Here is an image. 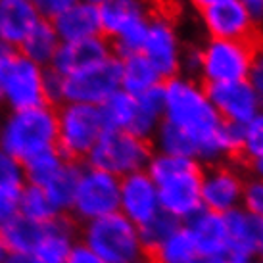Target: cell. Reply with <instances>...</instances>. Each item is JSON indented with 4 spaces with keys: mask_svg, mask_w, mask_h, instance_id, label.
Here are the masks:
<instances>
[{
    "mask_svg": "<svg viewBox=\"0 0 263 263\" xmlns=\"http://www.w3.org/2000/svg\"><path fill=\"white\" fill-rule=\"evenodd\" d=\"M163 121L189 139L194 161L213 165L242 150L244 127L229 125L219 117L208 96V88L196 77L175 75L163 81Z\"/></svg>",
    "mask_w": 263,
    "mask_h": 263,
    "instance_id": "1",
    "label": "cell"
},
{
    "mask_svg": "<svg viewBox=\"0 0 263 263\" xmlns=\"http://www.w3.org/2000/svg\"><path fill=\"white\" fill-rule=\"evenodd\" d=\"M202 171L194 160L154 152L146 173L156 184L161 212L179 223H186L202 210Z\"/></svg>",
    "mask_w": 263,
    "mask_h": 263,
    "instance_id": "2",
    "label": "cell"
},
{
    "mask_svg": "<svg viewBox=\"0 0 263 263\" xmlns=\"http://www.w3.org/2000/svg\"><path fill=\"white\" fill-rule=\"evenodd\" d=\"M58 121L56 106L4 111L0 123V148L17 161L25 163L33 156L56 148Z\"/></svg>",
    "mask_w": 263,
    "mask_h": 263,
    "instance_id": "3",
    "label": "cell"
},
{
    "mask_svg": "<svg viewBox=\"0 0 263 263\" xmlns=\"http://www.w3.org/2000/svg\"><path fill=\"white\" fill-rule=\"evenodd\" d=\"M79 242L104 263H150V252L140 238L139 227L119 212L79 225Z\"/></svg>",
    "mask_w": 263,
    "mask_h": 263,
    "instance_id": "4",
    "label": "cell"
},
{
    "mask_svg": "<svg viewBox=\"0 0 263 263\" xmlns=\"http://www.w3.org/2000/svg\"><path fill=\"white\" fill-rule=\"evenodd\" d=\"M156 10V0H108L98 8L102 35L111 43L117 58L142 50L148 22Z\"/></svg>",
    "mask_w": 263,
    "mask_h": 263,
    "instance_id": "5",
    "label": "cell"
},
{
    "mask_svg": "<svg viewBox=\"0 0 263 263\" xmlns=\"http://www.w3.org/2000/svg\"><path fill=\"white\" fill-rule=\"evenodd\" d=\"M152 154L154 148L148 140L125 131H104L87 156L85 165L123 179L133 173L146 171Z\"/></svg>",
    "mask_w": 263,
    "mask_h": 263,
    "instance_id": "6",
    "label": "cell"
},
{
    "mask_svg": "<svg viewBox=\"0 0 263 263\" xmlns=\"http://www.w3.org/2000/svg\"><path fill=\"white\" fill-rule=\"evenodd\" d=\"M58 152L71 161L85 163L98 139L106 131L98 106L64 102L56 106Z\"/></svg>",
    "mask_w": 263,
    "mask_h": 263,
    "instance_id": "7",
    "label": "cell"
},
{
    "mask_svg": "<svg viewBox=\"0 0 263 263\" xmlns=\"http://www.w3.org/2000/svg\"><path fill=\"white\" fill-rule=\"evenodd\" d=\"M254 43L205 39L200 44V75L198 79L205 87L246 81L252 62Z\"/></svg>",
    "mask_w": 263,
    "mask_h": 263,
    "instance_id": "8",
    "label": "cell"
},
{
    "mask_svg": "<svg viewBox=\"0 0 263 263\" xmlns=\"http://www.w3.org/2000/svg\"><path fill=\"white\" fill-rule=\"evenodd\" d=\"M119 181L100 169L83 165L69 217L77 223L100 219L119 212Z\"/></svg>",
    "mask_w": 263,
    "mask_h": 263,
    "instance_id": "9",
    "label": "cell"
},
{
    "mask_svg": "<svg viewBox=\"0 0 263 263\" xmlns=\"http://www.w3.org/2000/svg\"><path fill=\"white\" fill-rule=\"evenodd\" d=\"M184 44L186 43L181 37L175 17L165 10L158 8L148 22L146 37H144L140 54H144L148 62L158 69L161 79L167 81L179 75Z\"/></svg>",
    "mask_w": 263,
    "mask_h": 263,
    "instance_id": "10",
    "label": "cell"
},
{
    "mask_svg": "<svg viewBox=\"0 0 263 263\" xmlns=\"http://www.w3.org/2000/svg\"><path fill=\"white\" fill-rule=\"evenodd\" d=\"M46 69L14 52L2 81V108L6 111L29 110L48 104L44 90Z\"/></svg>",
    "mask_w": 263,
    "mask_h": 263,
    "instance_id": "11",
    "label": "cell"
},
{
    "mask_svg": "<svg viewBox=\"0 0 263 263\" xmlns=\"http://www.w3.org/2000/svg\"><path fill=\"white\" fill-rule=\"evenodd\" d=\"M121 88V64L119 58L106 60L95 67L64 77L62 85V104H88L100 106L114 92Z\"/></svg>",
    "mask_w": 263,
    "mask_h": 263,
    "instance_id": "12",
    "label": "cell"
},
{
    "mask_svg": "<svg viewBox=\"0 0 263 263\" xmlns=\"http://www.w3.org/2000/svg\"><path fill=\"white\" fill-rule=\"evenodd\" d=\"M246 177L236 165L229 161L213 163L202 171V210L213 213H227L242 208V196H244Z\"/></svg>",
    "mask_w": 263,
    "mask_h": 263,
    "instance_id": "13",
    "label": "cell"
},
{
    "mask_svg": "<svg viewBox=\"0 0 263 263\" xmlns=\"http://www.w3.org/2000/svg\"><path fill=\"white\" fill-rule=\"evenodd\" d=\"M200 25L208 39L256 43L261 37L240 0H221L200 12Z\"/></svg>",
    "mask_w": 263,
    "mask_h": 263,
    "instance_id": "14",
    "label": "cell"
},
{
    "mask_svg": "<svg viewBox=\"0 0 263 263\" xmlns=\"http://www.w3.org/2000/svg\"><path fill=\"white\" fill-rule=\"evenodd\" d=\"M205 88L213 108L229 125L246 127L263 110V100L257 96L248 81L223 83V85H212Z\"/></svg>",
    "mask_w": 263,
    "mask_h": 263,
    "instance_id": "15",
    "label": "cell"
},
{
    "mask_svg": "<svg viewBox=\"0 0 263 263\" xmlns=\"http://www.w3.org/2000/svg\"><path fill=\"white\" fill-rule=\"evenodd\" d=\"M119 213L139 229L161 213L158 190L146 171L133 173L119 181Z\"/></svg>",
    "mask_w": 263,
    "mask_h": 263,
    "instance_id": "16",
    "label": "cell"
},
{
    "mask_svg": "<svg viewBox=\"0 0 263 263\" xmlns=\"http://www.w3.org/2000/svg\"><path fill=\"white\" fill-rule=\"evenodd\" d=\"M227 257L231 261H256L263 257V219L242 208L227 213Z\"/></svg>",
    "mask_w": 263,
    "mask_h": 263,
    "instance_id": "17",
    "label": "cell"
},
{
    "mask_svg": "<svg viewBox=\"0 0 263 263\" xmlns=\"http://www.w3.org/2000/svg\"><path fill=\"white\" fill-rule=\"evenodd\" d=\"M114 56L116 54H114L111 43L104 35L85 39V41H75V43H60L58 52L48 69L58 73L60 77H67L87 67L98 66Z\"/></svg>",
    "mask_w": 263,
    "mask_h": 263,
    "instance_id": "18",
    "label": "cell"
},
{
    "mask_svg": "<svg viewBox=\"0 0 263 263\" xmlns=\"http://www.w3.org/2000/svg\"><path fill=\"white\" fill-rule=\"evenodd\" d=\"M41 20L33 0H0V44L17 52Z\"/></svg>",
    "mask_w": 263,
    "mask_h": 263,
    "instance_id": "19",
    "label": "cell"
},
{
    "mask_svg": "<svg viewBox=\"0 0 263 263\" xmlns=\"http://www.w3.org/2000/svg\"><path fill=\"white\" fill-rule=\"evenodd\" d=\"M79 242V225L69 215H60L48 221L46 233L37 248L31 252L35 263H66L69 252Z\"/></svg>",
    "mask_w": 263,
    "mask_h": 263,
    "instance_id": "20",
    "label": "cell"
},
{
    "mask_svg": "<svg viewBox=\"0 0 263 263\" xmlns=\"http://www.w3.org/2000/svg\"><path fill=\"white\" fill-rule=\"evenodd\" d=\"M184 227L200 256H227L225 215L200 210Z\"/></svg>",
    "mask_w": 263,
    "mask_h": 263,
    "instance_id": "21",
    "label": "cell"
},
{
    "mask_svg": "<svg viewBox=\"0 0 263 263\" xmlns=\"http://www.w3.org/2000/svg\"><path fill=\"white\" fill-rule=\"evenodd\" d=\"M50 23L60 43H75V41H85V39L102 35L98 8L83 0L66 10L64 14H60L58 17H54Z\"/></svg>",
    "mask_w": 263,
    "mask_h": 263,
    "instance_id": "22",
    "label": "cell"
},
{
    "mask_svg": "<svg viewBox=\"0 0 263 263\" xmlns=\"http://www.w3.org/2000/svg\"><path fill=\"white\" fill-rule=\"evenodd\" d=\"M119 64H121V90L129 95L140 96L163 85V79L158 73V69L140 52L119 58Z\"/></svg>",
    "mask_w": 263,
    "mask_h": 263,
    "instance_id": "23",
    "label": "cell"
},
{
    "mask_svg": "<svg viewBox=\"0 0 263 263\" xmlns=\"http://www.w3.org/2000/svg\"><path fill=\"white\" fill-rule=\"evenodd\" d=\"M46 227H48V221H33L17 215L0 229V236L10 254L31 256V252L43 240Z\"/></svg>",
    "mask_w": 263,
    "mask_h": 263,
    "instance_id": "24",
    "label": "cell"
},
{
    "mask_svg": "<svg viewBox=\"0 0 263 263\" xmlns=\"http://www.w3.org/2000/svg\"><path fill=\"white\" fill-rule=\"evenodd\" d=\"M137 98V116L133 121L129 133L142 140L152 142L158 127L163 121V90L156 87Z\"/></svg>",
    "mask_w": 263,
    "mask_h": 263,
    "instance_id": "25",
    "label": "cell"
},
{
    "mask_svg": "<svg viewBox=\"0 0 263 263\" xmlns=\"http://www.w3.org/2000/svg\"><path fill=\"white\" fill-rule=\"evenodd\" d=\"M83 165L85 163H81V161L66 160L58 175L43 189L48 200H50V204L54 205V210L58 212V215H69V212H71Z\"/></svg>",
    "mask_w": 263,
    "mask_h": 263,
    "instance_id": "26",
    "label": "cell"
},
{
    "mask_svg": "<svg viewBox=\"0 0 263 263\" xmlns=\"http://www.w3.org/2000/svg\"><path fill=\"white\" fill-rule=\"evenodd\" d=\"M58 46L60 39L56 35L54 27H52V23L46 22V20H41L33 27L29 35L25 37L22 46L17 48V52L27 60H31V62H35L37 66L48 69L54 56H56V52H58Z\"/></svg>",
    "mask_w": 263,
    "mask_h": 263,
    "instance_id": "27",
    "label": "cell"
},
{
    "mask_svg": "<svg viewBox=\"0 0 263 263\" xmlns=\"http://www.w3.org/2000/svg\"><path fill=\"white\" fill-rule=\"evenodd\" d=\"M198 250L184 225H179L173 233L150 250V263H194Z\"/></svg>",
    "mask_w": 263,
    "mask_h": 263,
    "instance_id": "28",
    "label": "cell"
},
{
    "mask_svg": "<svg viewBox=\"0 0 263 263\" xmlns=\"http://www.w3.org/2000/svg\"><path fill=\"white\" fill-rule=\"evenodd\" d=\"M106 131H125L129 133L135 116H137V98L125 90H117L98 106Z\"/></svg>",
    "mask_w": 263,
    "mask_h": 263,
    "instance_id": "29",
    "label": "cell"
},
{
    "mask_svg": "<svg viewBox=\"0 0 263 263\" xmlns=\"http://www.w3.org/2000/svg\"><path fill=\"white\" fill-rule=\"evenodd\" d=\"M64 163H66V158L58 152V148H52V150H46V152L33 156L31 160L23 163L25 184H33V186L44 189L54 177L58 175L60 169L64 167Z\"/></svg>",
    "mask_w": 263,
    "mask_h": 263,
    "instance_id": "30",
    "label": "cell"
},
{
    "mask_svg": "<svg viewBox=\"0 0 263 263\" xmlns=\"http://www.w3.org/2000/svg\"><path fill=\"white\" fill-rule=\"evenodd\" d=\"M20 215L33 221H50L60 217L41 186L25 184L20 194Z\"/></svg>",
    "mask_w": 263,
    "mask_h": 263,
    "instance_id": "31",
    "label": "cell"
},
{
    "mask_svg": "<svg viewBox=\"0 0 263 263\" xmlns=\"http://www.w3.org/2000/svg\"><path fill=\"white\" fill-rule=\"evenodd\" d=\"M179 225H183V223H179V221H175L173 217H169V215H165V213L161 212L156 219H152L148 225L140 227L139 233H140V238H142V242H144V246L148 248V252L154 248V246H158L165 236H169V234L175 231Z\"/></svg>",
    "mask_w": 263,
    "mask_h": 263,
    "instance_id": "32",
    "label": "cell"
},
{
    "mask_svg": "<svg viewBox=\"0 0 263 263\" xmlns=\"http://www.w3.org/2000/svg\"><path fill=\"white\" fill-rule=\"evenodd\" d=\"M240 156L246 158V161H252L263 156V110L244 127Z\"/></svg>",
    "mask_w": 263,
    "mask_h": 263,
    "instance_id": "33",
    "label": "cell"
},
{
    "mask_svg": "<svg viewBox=\"0 0 263 263\" xmlns=\"http://www.w3.org/2000/svg\"><path fill=\"white\" fill-rule=\"evenodd\" d=\"M25 186L23 163L0 148V190H22Z\"/></svg>",
    "mask_w": 263,
    "mask_h": 263,
    "instance_id": "34",
    "label": "cell"
},
{
    "mask_svg": "<svg viewBox=\"0 0 263 263\" xmlns=\"http://www.w3.org/2000/svg\"><path fill=\"white\" fill-rule=\"evenodd\" d=\"M242 210L254 217L263 219V181L261 179H246L244 196H242Z\"/></svg>",
    "mask_w": 263,
    "mask_h": 263,
    "instance_id": "35",
    "label": "cell"
},
{
    "mask_svg": "<svg viewBox=\"0 0 263 263\" xmlns=\"http://www.w3.org/2000/svg\"><path fill=\"white\" fill-rule=\"evenodd\" d=\"M246 81L263 100V37H259L254 43V52H252V62H250V71Z\"/></svg>",
    "mask_w": 263,
    "mask_h": 263,
    "instance_id": "36",
    "label": "cell"
},
{
    "mask_svg": "<svg viewBox=\"0 0 263 263\" xmlns=\"http://www.w3.org/2000/svg\"><path fill=\"white\" fill-rule=\"evenodd\" d=\"M22 190H0V229L20 215Z\"/></svg>",
    "mask_w": 263,
    "mask_h": 263,
    "instance_id": "37",
    "label": "cell"
},
{
    "mask_svg": "<svg viewBox=\"0 0 263 263\" xmlns=\"http://www.w3.org/2000/svg\"><path fill=\"white\" fill-rule=\"evenodd\" d=\"M81 0H33V4L37 8V12L41 14L43 20L52 22L54 17H58L60 14H64L66 10L75 6Z\"/></svg>",
    "mask_w": 263,
    "mask_h": 263,
    "instance_id": "38",
    "label": "cell"
},
{
    "mask_svg": "<svg viewBox=\"0 0 263 263\" xmlns=\"http://www.w3.org/2000/svg\"><path fill=\"white\" fill-rule=\"evenodd\" d=\"M200 44H184L183 56H181V69L179 75L186 77H196L200 75Z\"/></svg>",
    "mask_w": 263,
    "mask_h": 263,
    "instance_id": "39",
    "label": "cell"
},
{
    "mask_svg": "<svg viewBox=\"0 0 263 263\" xmlns=\"http://www.w3.org/2000/svg\"><path fill=\"white\" fill-rule=\"evenodd\" d=\"M62 85H64V77L54 73L50 69H46L44 75V90H46V100L52 106H60L62 104Z\"/></svg>",
    "mask_w": 263,
    "mask_h": 263,
    "instance_id": "40",
    "label": "cell"
},
{
    "mask_svg": "<svg viewBox=\"0 0 263 263\" xmlns=\"http://www.w3.org/2000/svg\"><path fill=\"white\" fill-rule=\"evenodd\" d=\"M66 263H104V261L96 256L92 250L87 248L83 242H77L73 248H71V252H69Z\"/></svg>",
    "mask_w": 263,
    "mask_h": 263,
    "instance_id": "41",
    "label": "cell"
},
{
    "mask_svg": "<svg viewBox=\"0 0 263 263\" xmlns=\"http://www.w3.org/2000/svg\"><path fill=\"white\" fill-rule=\"evenodd\" d=\"M240 4L248 12L250 20L259 29V33H263V0H240Z\"/></svg>",
    "mask_w": 263,
    "mask_h": 263,
    "instance_id": "42",
    "label": "cell"
},
{
    "mask_svg": "<svg viewBox=\"0 0 263 263\" xmlns=\"http://www.w3.org/2000/svg\"><path fill=\"white\" fill-rule=\"evenodd\" d=\"M250 171H252V177L254 179H261L263 181V156L261 158H256V160L248 161Z\"/></svg>",
    "mask_w": 263,
    "mask_h": 263,
    "instance_id": "43",
    "label": "cell"
},
{
    "mask_svg": "<svg viewBox=\"0 0 263 263\" xmlns=\"http://www.w3.org/2000/svg\"><path fill=\"white\" fill-rule=\"evenodd\" d=\"M186 2H189L190 8H194L198 14H200V12H204L205 8L213 6V4H217L221 0H186Z\"/></svg>",
    "mask_w": 263,
    "mask_h": 263,
    "instance_id": "44",
    "label": "cell"
},
{
    "mask_svg": "<svg viewBox=\"0 0 263 263\" xmlns=\"http://www.w3.org/2000/svg\"><path fill=\"white\" fill-rule=\"evenodd\" d=\"M14 56V52H10V54H4V56H0V106H2V81H4V73H6V66L10 58Z\"/></svg>",
    "mask_w": 263,
    "mask_h": 263,
    "instance_id": "45",
    "label": "cell"
},
{
    "mask_svg": "<svg viewBox=\"0 0 263 263\" xmlns=\"http://www.w3.org/2000/svg\"><path fill=\"white\" fill-rule=\"evenodd\" d=\"M194 263H231L227 256H198Z\"/></svg>",
    "mask_w": 263,
    "mask_h": 263,
    "instance_id": "46",
    "label": "cell"
},
{
    "mask_svg": "<svg viewBox=\"0 0 263 263\" xmlns=\"http://www.w3.org/2000/svg\"><path fill=\"white\" fill-rule=\"evenodd\" d=\"M4 263H35L31 259V256H25V254H8Z\"/></svg>",
    "mask_w": 263,
    "mask_h": 263,
    "instance_id": "47",
    "label": "cell"
},
{
    "mask_svg": "<svg viewBox=\"0 0 263 263\" xmlns=\"http://www.w3.org/2000/svg\"><path fill=\"white\" fill-rule=\"evenodd\" d=\"M10 254L6 248V244H4V240H2V236H0V263H4V259H6V256Z\"/></svg>",
    "mask_w": 263,
    "mask_h": 263,
    "instance_id": "48",
    "label": "cell"
},
{
    "mask_svg": "<svg viewBox=\"0 0 263 263\" xmlns=\"http://www.w3.org/2000/svg\"><path fill=\"white\" fill-rule=\"evenodd\" d=\"M83 2H87V4H92V6L100 8L104 4V2H108V0H83Z\"/></svg>",
    "mask_w": 263,
    "mask_h": 263,
    "instance_id": "49",
    "label": "cell"
},
{
    "mask_svg": "<svg viewBox=\"0 0 263 263\" xmlns=\"http://www.w3.org/2000/svg\"><path fill=\"white\" fill-rule=\"evenodd\" d=\"M10 52H14V50H10V48H6L4 44H0V56H4V54H10Z\"/></svg>",
    "mask_w": 263,
    "mask_h": 263,
    "instance_id": "50",
    "label": "cell"
},
{
    "mask_svg": "<svg viewBox=\"0 0 263 263\" xmlns=\"http://www.w3.org/2000/svg\"><path fill=\"white\" fill-rule=\"evenodd\" d=\"M231 263H257V261H231Z\"/></svg>",
    "mask_w": 263,
    "mask_h": 263,
    "instance_id": "51",
    "label": "cell"
},
{
    "mask_svg": "<svg viewBox=\"0 0 263 263\" xmlns=\"http://www.w3.org/2000/svg\"><path fill=\"white\" fill-rule=\"evenodd\" d=\"M0 123H2V111H0Z\"/></svg>",
    "mask_w": 263,
    "mask_h": 263,
    "instance_id": "52",
    "label": "cell"
},
{
    "mask_svg": "<svg viewBox=\"0 0 263 263\" xmlns=\"http://www.w3.org/2000/svg\"><path fill=\"white\" fill-rule=\"evenodd\" d=\"M257 263H263V257H261V261H257Z\"/></svg>",
    "mask_w": 263,
    "mask_h": 263,
    "instance_id": "53",
    "label": "cell"
}]
</instances>
